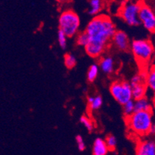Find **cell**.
Instances as JSON below:
<instances>
[{
  "label": "cell",
  "mask_w": 155,
  "mask_h": 155,
  "mask_svg": "<svg viewBox=\"0 0 155 155\" xmlns=\"http://www.w3.org/2000/svg\"><path fill=\"white\" fill-rule=\"evenodd\" d=\"M85 32L90 38L85 47L87 54L93 58L101 56L116 33V26L107 15H99L93 18L87 24Z\"/></svg>",
  "instance_id": "obj_1"
},
{
  "label": "cell",
  "mask_w": 155,
  "mask_h": 155,
  "mask_svg": "<svg viewBox=\"0 0 155 155\" xmlns=\"http://www.w3.org/2000/svg\"><path fill=\"white\" fill-rule=\"evenodd\" d=\"M127 124L134 134L145 136L149 134V131L153 124L152 111L134 112L127 117Z\"/></svg>",
  "instance_id": "obj_2"
},
{
  "label": "cell",
  "mask_w": 155,
  "mask_h": 155,
  "mask_svg": "<svg viewBox=\"0 0 155 155\" xmlns=\"http://www.w3.org/2000/svg\"><path fill=\"white\" fill-rule=\"evenodd\" d=\"M80 26L79 15L74 11L65 10L59 17V30L62 31L67 37L75 36Z\"/></svg>",
  "instance_id": "obj_3"
},
{
  "label": "cell",
  "mask_w": 155,
  "mask_h": 155,
  "mask_svg": "<svg viewBox=\"0 0 155 155\" xmlns=\"http://www.w3.org/2000/svg\"><path fill=\"white\" fill-rule=\"evenodd\" d=\"M154 46L149 39H134L130 43V50L137 61L146 64L154 53Z\"/></svg>",
  "instance_id": "obj_4"
},
{
  "label": "cell",
  "mask_w": 155,
  "mask_h": 155,
  "mask_svg": "<svg viewBox=\"0 0 155 155\" xmlns=\"http://www.w3.org/2000/svg\"><path fill=\"white\" fill-rule=\"evenodd\" d=\"M140 5L141 2H139L125 1L122 2L119 9V15L121 19L129 26H139L140 24L139 19Z\"/></svg>",
  "instance_id": "obj_5"
},
{
  "label": "cell",
  "mask_w": 155,
  "mask_h": 155,
  "mask_svg": "<svg viewBox=\"0 0 155 155\" xmlns=\"http://www.w3.org/2000/svg\"><path fill=\"white\" fill-rule=\"evenodd\" d=\"M110 92L115 101L121 105L133 100L131 85L127 81L117 80L113 82L110 87Z\"/></svg>",
  "instance_id": "obj_6"
},
{
  "label": "cell",
  "mask_w": 155,
  "mask_h": 155,
  "mask_svg": "<svg viewBox=\"0 0 155 155\" xmlns=\"http://www.w3.org/2000/svg\"><path fill=\"white\" fill-rule=\"evenodd\" d=\"M139 19L140 24L151 33H155V11L144 2H141Z\"/></svg>",
  "instance_id": "obj_7"
},
{
  "label": "cell",
  "mask_w": 155,
  "mask_h": 155,
  "mask_svg": "<svg viewBox=\"0 0 155 155\" xmlns=\"http://www.w3.org/2000/svg\"><path fill=\"white\" fill-rule=\"evenodd\" d=\"M112 42L114 46L121 51H127L129 48H130L129 37L124 31H117L113 37Z\"/></svg>",
  "instance_id": "obj_8"
},
{
  "label": "cell",
  "mask_w": 155,
  "mask_h": 155,
  "mask_svg": "<svg viewBox=\"0 0 155 155\" xmlns=\"http://www.w3.org/2000/svg\"><path fill=\"white\" fill-rule=\"evenodd\" d=\"M136 155H155V141L144 140L138 142L136 147Z\"/></svg>",
  "instance_id": "obj_9"
},
{
  "label": "cell",
  "mask_w": 155,
  "mask_h": 155,
  "mask_svg": "<svg viewBox=\"0 0 155 155\" xmlns=\"http://www.w3.org/2000/svg\"><path fill=\"white\" fill-rule=\"evenodd\" d=\"M109 151L105 140L101 137L96 138L93 144V155H107Z\"/></svg>",
  "instance_id": "obj_10"
},
{
  "label": "cell",
  "mask_w": 155,
  "mask_h": 155,
  "mask_svg": "<svg viewBox=\"0 0 155 155\" xmlns=\"http://www.w3.org/2000/svg\"><path fill=\"white\" fill-rule=\"evenodd\" d=\"M99 67L107 74L112 73L114 70V60L110 56L102 57L99 62Z\"/></svg>",
  "instance_id": "obj_11"
},
{
  "label": "cell",
  "mask_w": 155,
  "mask_h": 155,
  "mask_svg": "<svg viewBox=\"0 0 155 155\" xmlns=\"http://www.w3.org/2000/svg\"><path fill=\"white\" fill-rule=\"evenodd\" d=\"M132 87V94H133L134 101L139 100L145 97L147 92V86L145 83L142 84H130Z\"/></svg>",
  "instance_id": "obj_12"
},
{
  "label": "cell",
  "mask_w": 155,
  "mask_h": 155,
  "mask_svg": "<svg viewBox=\"0 0 155 155\" xmlns=\"http://www.w3.org/2000/svg\"><path fill=\"white\" fill-rule=\"evenodd\" d=\"M135 112L140 111H151V104L146 97L134 101Z\"/></svg>",
  "instance_id": "obj_13"
},
{
  "label": "cell",
  "mask_w": 155,
  "mask_h": 155,
  "mask_svg": "<svg viewBox=\"0 0 155 155\" xmlns=\"http://www.w3.org/2000/svg\"><path fill=\"white\" fill-rule=\"evenodd\" d=\"M87 104L89 108L91 110H97L100 109L103 105V99L101 96H94L87 98Z\"/></svg>",
  "instance_id": "obj_14"
},
{
  "label": "cell",
  "mask_w": 155,
  "mask_h": 155,
  "mask_svg": "<svg viewBox=\"0 0 155 155\" xmlns=\"http://www.w3.org/2000/svg\"><path fill=\"white\" fill-rule=\"evenodd\" d=\"M146 86L155 93V66H152L146 74Z\"/></svg>",
  "instance_id": "obj_15"
},
{
  "label": "cell",
  "mask_w": 155,
  "mask_h": 155,
  "mask_svg": "<svg viewBox=\"0 0 155 155\" xmlns=\"http://www.w3.org/2000/svg\"><path fill=\"white\" fill-rule=\"evenodd\" d=\"M104 7L102 1L101 0H91L90 2V9L89 13L91 15H99V13L101 12Z\"/></svg>",
  "instance_id": "obj_16"
},
{
  "label": "cell",
  "mask_w": 155,
  "mask_h": 155,
  "mask_svg": "<svg viewBox=\"0 0 155 155\" xmlns=\"http://www.w3.org/2000/svg\"><path fill=\"white\" fill-rule=\"evenodd\" d=\"M99 65L92 64L89 67V70L87 71V80L90 82H93L97 79L98 73H99Z\"/></svg>",
  "instance_id": "obj_17"
},
{
  "label": "cell",
  "mask_w": 155,
  "mask_h": 155,
  "mask_svg": "<svg viewBox=\"0 0 155 155\" xmlns=\"http://www.w3.org/2000/svg\"><path fill=\"white\" fill-rule=\"evenodd\" d=\"M123 111L124 114L126 117H128L130 115L135 112V106H134V101L131 100L124 105H123Z\"/></svg>",
  "instance_id": "obj_18"
},
{
  "label": "cell",
  "mask_w": 155,
  "mask_h": 155,
  "mask_svg": "<svg viewBox=\"0 0 155 155\" xmlns=\"http://www.w3.org/2000/svg\"><path fill=\"white\" fill-rule=\"evenodd\" d=\"M64 64L67 69H73L77 65V59L73 55L67 53L64 56Z\"/></svg>",
  "instance_id": "obj_19"
},
{
  "label": "cell",
  "mask_w": 155,
  "mask_h": 155,
  "mask_svg": "<svg viewBox=\"0 0 155 155\" xmlns=\"http://www.w3.org/2000/svg\"><path fill=\"white\" fill-rule=\"evenodd\" d=\"M89 41H90V38H89V36L85 31L80 32V33L77 35V43L79 46H84V48H85L87 45L89 43Z\"/></svg>",
  "instance_id": "obj_20"
},
{
  "label": "cell",
  "mask_w": 155,
  "mask_h": 155,
  "mask_svg": "<svg viewBox=\"0 0 155 155\" xmlns=\"http://www.w3.org/2000/svg\"><path fill=\"white\" fill-rule=\"evenodd\" d=\"M80 122L85 127L86 129H87L88 131H92L93 130H94V121H93L90 117L86 116V115H84V116H82L80 118Z\"/></svg>",
  "instance_id": "obj_21"
},
{
  "label": "cell",
  "mask_w": 155,
  "mask_h": 155,
  "mask_svg": "<svg viewBox=\"0 0 155 155\" xmlns=\"http://www.w3.org/2000/svg\"><path fill=\"white\" fill-rule=\"evenodd\" d=\"M106 143L107 145L109 150L111 151H114L115 150L117 147V138L115 137V136L114 135H108L106 138Z\"/></svg>",
  "instance_id": "obj_22"
},
{
  "label": "cell",
  "mask_w": 155,
  "mask_h": 155,
  "mask_svg": "<svg viewBox=\"0 0 155 155\" xmlns=\"http://www.w3.org/2000/svg\"><path fill=\"white\" fill-rule=\"evenodd\" d=\"M57 39H58V43L60 47L62 49H65L67 47V36L63 33L62 31H58V36H57Z\"/></svg>",
  "instance_id": "obj_23"
},
{
  "label": "cell",
  "mask_w": 155,
  "mask_h": 155,
  "mask_svg": "<svg viewBox=\"0 0 155 155\" xmlns=\"http://www.w3.org/2000/svg\"><path fill=\"white\" fill-rule=\"evenodd\" d=\"M76 142H77V147H78L79 150L80 151H84L86 149V144L82 137L80 136V135H77L76 137Z\"/></svg>",
  "instance_id": "obj_24"
},
{
  "label": "cell",
  "mask_w": 155,
  "mask_h": 155,
  "mask_svg": "<svg viewBox=\"0 0 155 155\" xmlns=\"http://www.w3.org/2000/svg\"><path fill=\"white\" fill-rule=\"evenodd\" d=\"M149 134H155V124H153L149 131Z\"/></svg>",
  "instance_id": "obj_25"
}]
</instances>
